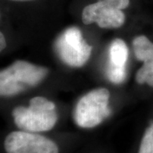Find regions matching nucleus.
Here are the masks:
<instances>
[{"label":"nucleus","mask_w":153,"mask_h":153,"mask_svg":"<svg viewBox=\"0 0 153 153\" xmlns=\"http://www.w3.org/2000/svg\"><path fill=\"white\" fill-rule=\"evenodd\" d=\"M6 45H7V43H6L5 37L0 31V52H2L4 49H5Z\"/></svg>","instance_id":"nucleus-10"},{"label":"nucleus","mask_w":153,"mask_h":153,"mask_svg":"<svg viewBox=\"0 0 153 153\" xmlns=\"http://www.w3.org/2000/svg\"><path fill=\"white\" fill-rule=\"evenodd\" d=\"M130 0H98L83 8L82 21L85 25L95 23L100 28L114 29L123 26Z\"/></svg>","instance_id":"nucleus-5"},{"label":"nucleus","mask_w":153,"mask_h":153,"mask_svg":"<svg viewBox=\"0 0 153 153\" xmlns=\"http://www.w3.org/2000/svg\"><path fill=\"white\" fill-rule=\"evenodd\" d=\"M7 153H59V148L53 140L37 133L11 132L4 140Z\"/></svg>","instance_id":"nucleus-6"},{"label":"nucleus","mask_w":153,"mask_h":153,"mask_svg":"<svg viewBox=\"0 0 153 153\" xmlns=\"http://www.w3.org/2000/svg\"><path fill=\"white\" fill-rule=\"evenodd\" d=\"M54 49L60 60L71 67H81L89 59L92 47L82 37L81 30L71 27L64 30L56 38Z\"/></svg>","instance_id":"nucleus-4"},{"label":"nucleus","mask_w":153,"mask_h":153,"mask_svg":"<svg viewBox=\"0 0 153 153\" xmlns=\"http://www.w3.org/2000/svg\"><path fill=\"white\" fill-rule=\"evenodd\" d=\"M16 125L22 131L40 133L51 130L58 120L56 106L45 97L33 98L29 105L17 106L12 111Z\"/></svg>","instance_id":"nucleus-1"},{"label":"nucleus","mask_w":153,"mask_h":153,"mask_svg":"<svg viewBox=\"0 0 153 153\" xmlns=\"http://www.w3.org/2000/svg\"><path fill=\"white\" fill-rule=\"evenodd\" d=\"M11 1H16V2H29V1H34V0H11Z\"/></svg>","instance_id":"nucleus-11"},{"label":"nucleus","mask_w":153,"mask_h":153,"mask_svg":"<svg viewBox=\"0 0 153 153\" xmlns=\"http://www.w3.org/2000/svg\"><path fill=\"white\" fill-rule=\"evenodd\" d=\"M110 92L105 88H95L80 99L73 111V119L82 128H92L100 124L111 114Z\"/></svg>","instance_id":"nucleus-3"},{"label":"nucleus","mask_w":153,"mask_h":153,"mask_svg":"<svg viewBox=\"0 0 153 153\" xmlns=\"http://www.w3.org/2000/svg\"><path fill=\"white\" fill-rule=\"evenodd\" d=\"M128 57V49L121 38L114 39L108 49V63L105 74L110 82L121 84L125 80L126 63Z\"/></svg>","instance_id":"nucleus-7"},{"label":"nucleus","mask_w":153,"mask_h":153,"mask_svg":"<svg viewBox=\"0 0 153 153\" xmlns=\"http://www.w3.org/2000/svg\"><path fill=\"white\" fill-rule=\"evenodd\" d=\"M138 153H153V123L145 131Z\"/></svg>","instance_id":"nucleus-9"},{"label":"nucleus","mask_w":153,"mask_h":153,"mask_svg":"<svg viewBox=\"0 0 153 153\" xmlns=\"http://www.w3.org/2000/svg\"><path fill=\"white\" fill-rule=\"evenodd\" d=\"M49 74V69L18 60L0 70V96H14L35 87Z\"/></svg>","instance_id":"nucleus-2"},{"label":"nucleus","mask_w":153,"mask_h":153,"mask_svg":"<svg viewBox=\"0 0 153 153\" xmlns=\"http://www.w3.org/2000/svg\"><path fill=\"white\" fill-rule=\"evenodd\" d=\"M133 49L135 58L143 62L136 72V82L153 87V43L144 35L137 36L133 40Z\"/></svg>","instance_id":"nucleus-8"}]
</instances>
